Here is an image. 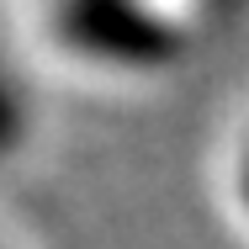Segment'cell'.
<instances>
[{
  "label": "cell",
  "instance_id": "7a4b0ae2",
  "mask_svg": "<svg viewBox=\"0 0 249 249\" xmlns=\"http://www.w3.org/2000/svg\"><path fill=\"white\" fill-rule=\"evenodd\" d=\"M21 133H27V111H21V96L11 90V80L0 74V159L21 143Z\"/></svg>",
  "mask_w": 249,
  "mask_h": 249
},
{
  "label": "cell",
  "instance_id": "6da1fadb",
  "mask_svg": "<svg viewBox=\"0 0 249 249\" xmlns=\"http://www.w3.org/2000/svg\"><path fill=\"white\" fill-rule=\"evenodd\" d=\"M58 37L117 69H159L180 53V32L143 0H58Z\"/></svg>",
  "mask_w": 249,
  "mask_h": 249
},
{
  "label": "cell",
  "instance_id": "3957f363",
  "mask_svg": "<svg viewBox=\"0 0 249 249\" xmlns=\"http://www.w3.org/2000/svg\"><path fill=\"white\" fill-rule=\"evenodd\" d=\"M244 201H249V154H244Z\"/></svg>",
  "mask_w": 249,
  "mask_h": 249
}]
</instances>
